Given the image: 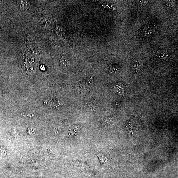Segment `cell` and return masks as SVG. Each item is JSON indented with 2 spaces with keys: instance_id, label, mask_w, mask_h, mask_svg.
Listing matches in <instances>:
<instances>
[{
  "instance_id": "cell-5",
  "label": "cell",
  "mask_w": 178,
  "mask_h": 178,
  "mask_svg": "<svg viewBox=\"0 0 178 178\" xmlns=\"http://www.w3.org/2000/svg\"><path fill=\"white\" fill-rule=\"evenodd\" d=\"M60 61L62 67L66 68L69 65V60L66 56H63L60 59Z\"/></svg>"
},
{
  "instance_id": "cell-2",
  "label": "cell",
  "mask_w": 178,
  "mask_h": 178,
  "mask_svg": "<svg viewBox=\"0 0 178 178\" xmlns=\"http://www.w3.org/2000/svg\"><path fill=\"white\" fill-rule=\"evenodd\" d=\"M56 31L57 34L62 40L64 41L67 40V35L62 27L57 26L56 27Z\"/></svg>"
},
{
  "instance_id": "cell-7",
  "label": "cell",
  "mask_w": 178,
  "mask_h": 178,
  "mask_svg": "<svg viewBox=\"0 0 178 178\" xmlns=\"http://www.w3.org/2000/svg\"><path fill=\"white\" fill-rule=\"evenodd\" d=\"M115 90L116 93L118 94H121L123 92V89L120 86L119 84H116L115 87Z\"/></svg>"
},
{
  "instance_id": "cell-10",
  "label": "cell",
  "mask_w": 178,
  "mask_h": 178,
  "mask_svg": "<svg viewBox=\"0 0 178 178\" xmlns=\"http://www.w3.org/2000/svg\"><path fill=\"white\" fill-rule=\"evenodd\" d=\"M0 155L1 156L6 155V151L4 148L0 147Z\"/></svg>"
},
{
  "instance_id": "cell-3",
  "label": "cell",
  "mask_w": 178,
  "mask_h": 178,
  "mask_svg": "<svg viewBox=\"0 0 178 178\" xmlns=\"http://www.w3.org/2000/svg\"><path fill=\"white\" fill-rule=\"evenodd\" d=\"M168 55V53L166 51L163 50H160L156 53V56L160 59L165 58Z\"/></svg>"
},
{
  "instance_id": "cell-1",
  "label": "cell",
  "mask_w": 178,
  "mask_h": 178,
  "mask_svg": "<svg viewBox=\"0 0 178 178\" xmlns=\"http://www.w3.org/2000/svg\"><path fill=\"white\" fill-rule=\"evenodd\" d=\"M155 31V29L153 26L147 25L142 30V34L145 37H149L152 35Z\"/></svg>"
},
{
  "instance_id": "cell-6",
  "label": "cell",
  "mask_w": 178,
  "mask_h": 178,
  "mask_svg": "<svg viewBox=\"0 0 178 178\" xmlns=\"http://www.w3.org/2000/svg\"><path fill=\"white\" fill-rule=\"evenodd\" d=\"M143 66V62L141 60L138 59L134 60L133 67L137 69H140Z\"/></svg>"
},
{
  "instance_id": "cell-4",
  "label": "cell",
  "mask_w": 178,
  "mask_h": 178,
  "mask_svg": "<svg viewBox=\"0 0 178 178\" xmlns=\"http://www.w3.org/2000/svg\"><path fill=\"white\" fill-rule=\"evenodd\" d=\"M45 27L47 29H49L52 28L53 26L52 20L49 18H47L44 20Z\"/></svg>"
},
{
  "instance_id": "cell-8",
  "label": "cell",
  "mask_w": 178,
  "mask_h": 178,
  "mask_svg": "<svg viewBox=\"0 0 178 178\" xmlns=\"http://www.w3.org/2000/svg\"><path fill=\"white\" fill-rule=\"evenodd\" d=\"M21 1V5L22 7L25 9H27L29 7L30 4L29 1Z\"/></svg>"
},
{
  "instance_id": "cell-9",
  "label": "cell",
  "mask_w": 178,
  "mask_h": 178,
  "mask_svg": "<svg viewBox=\"0 0 178 178\" xmlns=\"http://www.w3.org/2000/svg\"><path fill=\"white\" fill-rule=\"evenodd\" d=\"M166 5L168 7H172L175 5L174 2L173 1H168L166 3Z\"/></svg>"
},
{
  "instance_id": "cell-11",
  "label": "cell",
  "mask_w": 178,
  "mask_h": 178,
  "mask_svg": "<svg viewBox=\"0 0 178 178\" xmlns=\"http://www.w3.org/2000/svg\"><path fill=\"white\" fill-rule=\"evenodd\" d=\"M141 1V4L143 5H145L148 2V1Z\"/></svg>"
}]
</instances>
